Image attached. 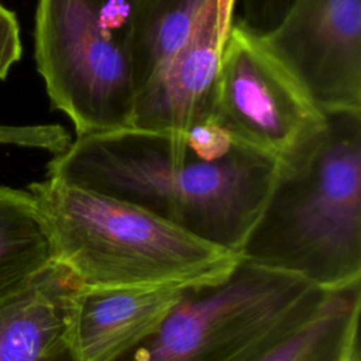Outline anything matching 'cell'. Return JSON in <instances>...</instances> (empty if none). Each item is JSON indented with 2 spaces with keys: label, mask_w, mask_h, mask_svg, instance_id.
Here are the masks:
<instances>
[{
  "label": "cell",
  "mask_w": 361,
  "mask_h": 361,
  "mask_svg": "<svg viewBox=\"0 0 361 361\" xmlns=\"http://www.w3.org/2000/svg\"><path fill=\"white\" fill-rule=\"evenodd\" d=\"M235 0H207L185 42L137 93L131 126L185 133L213 118L220 59Z\"/></svg>",
  "instance_id": "cell-8"
},
{
  "label": "cell",
  "mask_w": 361,
  "mask_h": 361,
  "mask_svg": "<svg viewBox=\"0 0 361 361\" xmlns=\"http://www.w3.org/2000/svg\"><path fill=\"white\" fill-rule=\"evenodd\" d=\"M213 120L234 142L281 161L326 121L258 31L233 20L224 39Z\"/></svg>",
  "instance_id": "cell-6"
},
{
  "label": "cell",
  "mask_w": 361,
  "mask_h": 361,
  "mask_svg": "<svg viewBox=\"0 0 361 361\" xmlns=\"http://www.w3.org/2000/svg\"><path fill=\"white\" fill-rule=\"evenodd\" d=\"M206 3L207 0L137 1L130 35L135 93L190 35Z\"/></svg>",
  "instance_id": "cell-13"
},
{
  "label": "cell",
  "mask_w": 361,
  "mask_h": 361,
  "mask_svg": "<svg viewBox=\"0 0 361 361\" xmlns=\"http://www.w3.org/2000/svg\"><path fill=\"white\" fill-rule=\"evenodd\" d=\"M137 0H38L35 62L76 137L131 126L130 35Z\"/></svg>",
  "instance_id": "cell-5"
},
{
  "label": "cell",
  "mask_w": 361,
  "mask_h": 361,
  "mask_svg": "<svg viewBox=\"0 0 361 361\" xmlns=\"http://www.w3.org/2000/svg\"><path fill=\"white\" fill-rule=\"evenodd\" d=\"M52 259L51 237L30 192L0 186V299Z\"/></svg>",
  "instance_id": "cell-12"
},
{
  "label": "cell",
  "mask_w": 361,
  "mask_h": 361,
  "mask_svg": "<svg viewBox=\"0 0 361 361\" xmlns=\"http://www.w3.org/2000/svg\"><path fill=\"white\" fill-rule=\"evenodd\" d=\"M361 279L331 289L320 309L257 361H345L358 344Z\"/></svg>",
  "instance_id": "cell-11"
},
{
  "label": "cell",
  "mask_w": 361,
  "mask_h": 361,
  "mask_svg": "<svg viewBox=\"0 0 361 361\" xmlns=\"http://www.w3.org/2000/svg\"><path fill=\"white\" fill-rule=\"evenodd\" d=\"M278 161L234 142L204 161L183 133L124 127L76 137L48 176L135 204L183 231L238 252L257 220Z\"/></svg>",
  "instance_id": "cell-1"
},
{
  "label": "cell",
  "mask_w": 361,
  "mask_h": 361,
  "mask_svg": "<svg viewBox=\"0 0 361 361\" xmlns=\"http://www.w3.org/2000/svg\"><path fill=\"white\" fill-rule=\"evenodd\" d=\"M21 52L23 47L17 17L0 3V79L8 75L10 68L21 58Z\"/></svg>",
  "instance_id": "cell-16"
},
{
  "label": "cell",
  "mask_w": 361,
  "mask_h": 361,
  "mask_svg": "<svg viewBox=\"0 0 361 361\" xmlns=\"http://www.w3.org/2000/svg\"><path fill=\"white\" fill-rule=\"evenodd\" d=\"M324 116L314 135L278 161L237 254L336 289L361 279V110Z\"/></svg>",
  "instance_id": "cell-2"
},
{
  "label": "cell",
  "mask_w": 361,
  "mask_h": 361,
  "mask_svg": "<svg viewBox=\"0 0 361 361\" xmlns=\"http://www.w3.org/2000/svg\"><path fill=\"white\" fill-rule=\"evenodd\" d=\"M54 259L85 288L206 283L227 276L237 252L200 240L128 202L48 176L32 182Z\"/></svg>",
  "instance_id": "cell-3"
},
{
  "label": "cell",
  "mask_w": 361,
  "mask_h": 361,
  "mask_svg": "<svg viewBox=\"0 0 361 361\" xmlns=\"http://www.w3.org/2000/svg\"><path fill=\"white\" fill-rule=\"evenodd\" d=\"M83 285L52 259L0 299V361H82L78 309Z\"/></svg>",
  "instance_id": "cell-9"
},
{
  "label": "cell",
  "mask_w": 361,
  "mask_h": 361,
  "mask_svg": "<svg viewBox=\"0 0 361 361\" xmlns=\"http://www.w3.org/2000/svg\"><path fill=\"white\" fill-rule=\"evenodd\" d=\"M183 134L188 147L204 161H214L224 157L234 145L230 134L213 118L189 128Z\"/></svg>",
  "instance_id": "cell-14"
},
{
  "label": "cell",
  "mask_w": 361,
  "mask_h": 361,
  "mask_svg": "<svg viewBox=\"0 0 361 361\" xmlns=\"http://www.w3.org/2000/svg\"><path fill=\"white\" fill-rule=\"evenodd\" d=\"M330 290L240 258L223 279L188 288L151 334L111 361H257Z\"/></svg>",
  "instance_id": "cell-4"
},
{
  "label": "cell",
  "mask_w": 361,
  "mask_h": 361,
  "mask_svg": "<svg viewBox=\"0 0 361 361\" xmlns=\"http://www.w3.org/2000/svg\"><path fill=\"white\" fill-rule=\"evenodd\" d=\"M0 142H16L47 148L55 154L62 152L71 142L65 128L61 126L4 127L0 126Z\"/></svg>",
  "instance_id": "cell-15"
},
{
  "label": "cell",
  "mask_w": 361,
  "mask_h": 361,
  "mask_svg": "<svg viewBox=\"0 0 361 361\" xmlns=\"http://www.w3.org/2000/svg\"><path fill=\"white\" fill-rule=\"evenodd\" d=\"M197 283L85 288L79 298L82 361H111L151 334Z\"/></svg>",
  "instance_id": "cell-10"
},
{
  "label": "cell",
  "mask_w": 361,
  "mask_h": 361,
  "mask_svg": "<svg viewBox=\"0 0 361 361\" xmlns=\"http://www.w3.org/2000/svg\"><path fill=\"white\" fill-rule=\"evenodd\" d=\"M259 35L322 113L361 110V0H290Z\"/></svg>",
  "instance_id": "cell-7"
},
{
  "label": "cell",
  "mask_w": 361,
  "mask_h": 361,
  "mask_svg": "<svg viewBox=\"0 0 361 361\" xmlns=\"http://www.w3.org/2000/svg\"><path fill=\"white\" fill-rule=\"evenodd\" d=\"M358 344L351 350V353L345 361H360V345Z\"/></svg>",
  "instance_id": "cell-17"
}]
</instances>
